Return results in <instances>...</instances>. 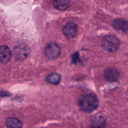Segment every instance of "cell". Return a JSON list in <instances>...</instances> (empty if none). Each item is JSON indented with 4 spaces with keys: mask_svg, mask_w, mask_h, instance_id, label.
Segmentation results:
<instances>
[{
    "mask_svg": "<svg viewBox=\"0 0 128 128\" xmlns=\"http://www.w3.org/2000/svg\"><path fill=\"white\" fill-rule=\"evenodd\" d=\"M44 53L48 58L54 59L60 55V48L56 42H50L45 47Z\"/></svg>",
    "mask_w": 128,
    "mask_h": 128,
    "instance_id": "3957f363",
    "label": "cell"
},
{
    "mask_svg": "<svg viewBox=\"0 0 128 128\" xmlns=\"http://www.w3.org/2000/svg\"><path fill=\"white\" fill-rule=\"evenodd\" d=\"M102 46L104 50L108 52H115L119 48L120 42L116 36L108 35L103 38Z\"/></svg>",
    "mask_w": 128,
    "mask_h": 128,
    "instance_id": "7a4b0ae2",
    "label": "cell"
},
{
    "mask_svg": "<svg viewBox=\"0 0 128 128\" xmlns=\"http://www.w3.org/2000/svg\"><path fill=\"white\" fill-rule=\"evenodd\" d=\"M0 95L2 96H8L10 95V94L8 93V92L2 91V92H0Z\"/></svg>",
    "mask_w": 128,
    "mask_h": 128,
    "instance_id": "5bb4252c",
    "label": "cell"
},
{
    "mask_svg": "<svg viewBox=\"0 0 128 128\" xmlns=\"http://www.w3.org/2000/svg\"><path fill=\"white\" fill-rule=\"evenodd\" d=\"M12 56V52L7 46L3 45L0 46V62L1 63H8L10 60Z\"/></svg>",
    "mask_w": 128,
    "mask_h": 128,
    "instance_id": "52a82bcc",
    "label": "cell"
},
{
    "mask_svg": "<svg viewBox=\"0 0 128 128\" xmlns=\"http://www.w3.org/2000/svg\"><path fill=\"white\" fill-rule=\"evenodd\" d=\"M68 0H54V7L60 10H64L67 9L70 6Z\"/></svg>",
    "mask_w": 128,
    "mask_h": 128,
    "instance_id": "30bf717a",
    "label": "cell"
},
{
    "mask_svg": "<svg viewBox=\"0 0 128 128\" xmlns=\"http://www.w3.org/2000/svg\"><path fill=\"white\" fill-rule=\"evenodd\" d=\"M6 124L8 128H22V122L16 118H8L6 120Z\"/></svg>",
    "mask_w": 128,
    "mask_h": 128,
    "instance_id": "9c48e42d",
    "label": "cell"
},
{
    "mask_svg": "<svg viewBox=\"0 0 128 128\" xmlns=\"http://www.w3.org/2000/svg\"><path fill=\"white\" fill-rule=\"evenodd\" d=\"M80 110L85 112H91L98 106V100L94 94H87L82 96L78 101Z\"/></svg>",
    "mask_w": 128,
    "mask_h": 128,
    "instance_id": "6da1fadb",
    "label": "cell"
},
{
    "mask_svg": "<svg viewBox=\"0 0 128 128\" xmlns=\"http://www.w3.org/2000/svg\"><path fill=\"white\" fill-rule=\"evenodd\" d=\"M105 78L110 82H116L120 77L118 71L114 68H108L106 70L104 73Z\"/></svg>",
    "mask_w": 128,
    "mask_h": 128,
    "instance_id": "ba28073f",
    "label": "cell"
},
{
    "mask_svg": "<svg viewBox=\"0 0 128 128\" xmlns=\"http://www.w3.org/2000/svg\"><path fill=\"white\" fill-rule=\"evenodd\" d=\"M62 32L68 38H74L78 32V27L76 24L72 22H67L64 26Z\"/></svg>",
    "mask_w": 128,
    "mask_h": 128,
    "instance_id": "5b68a950",
    "label": "cell"
},
{
    "mask_svg": "<svg viewBox=\"0 0 128 128\" xmlns=\"http://www.w3.org/2000/svg\"><path fill=\"white\" fill-rule=\"evenodd\" d=\"M46 80L49 84H58L60 81V76L56 73H52L46 78Z\"/></svg>",
    "mask_w": 128,
    "mask_h": 128,
    "instance_id": "8fae6325",
    "label": "cell"
},
{
    "mask_svg": "<svg viewBox=\"0 0 128 128\" xmlns=\"http://www.w3.org/2000/svg\"><path fill=\"white\" fill-rule=\"evenodd\" d=\"M106 125V120L102 115L96 114L90 120L92 128H104Z\"/></svg>",
    "mask_w": 128,
    "mask_h": 128,
    "instance_id": "8992f818",
    "label": "cell"
},
{
    "mask_svg": "<svg viewBox=\"0 0 128 128\" xmlns=\"http://www.w3.org/2000/svg\"><path fill=\"white\" fill-rule=\"evenodd\" d=\"M114 26L118 29H121L123 30H127L128 24L126 21L122 19H118L114 22Z\"/></svg>",
    "mask_w": 128,
    "mask_h": 128,
    "instance_id": "7c38bea8",
    "label": "cell"
},
{
    "mask_svg": "<svg viewBox=\"0 0 128 128\" xmlns=\"http://www.w3.org/2000/svg\"><path fill=\"white\" fill-rule=\"evenodd\" d=\"M78 54L77 52L76 54H74L72 56V61L73 63H76L78 60Z\"/></svg>",
    "mask_w": 128,
    "mask_h": 128,
    "instance_id": "4fadbf2b",
    "label": "cell"
},
{
    "mask_svg": "<svg viewBox=\"0 0 128 128\" xmlns=\"http://www.w3.org/2000/svg\"><path fill=\"white\" fill-rule=\"evenodd\" d=\"M29 51V48L26 44H20L16 46L14 48V56L18 60H23L27 58Z\"/></svg>",
    "mask_w": 128,
    "mask_h": 128,
    "instance_id": "277c9868",
    "label": "cell"
}]
</instances>
